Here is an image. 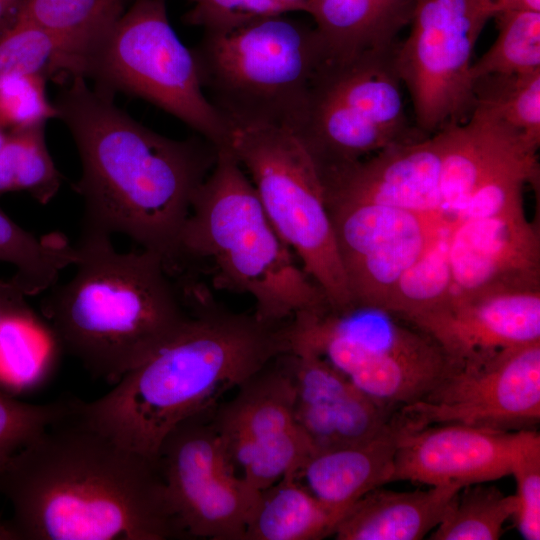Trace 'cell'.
Wrapping results in <instances>:
<instances>
[{
  "instance_id": "obj_1",
  "label": "cell",
  "mask_w": 540,
  "mask_h": 540,
  "mask_svg": "<svg viewBox=\"0 0 540 540\" xmlns=\"http://www.w3.org/2000/svg\"><path fill=\"white\" fill-rule=\"evenodd\" d=\"M15 539L166 540L182 537L156 459L73 410L0 465Z\"/></svg>"
},
{
  "instance_id": "obj_2",
  "label": "cell",
  "mask_w": 540,
  "mask_h": 540,
  "mask_svg": "<svg viewBox=\"0 0 540 540\" xmlns=\"http://www.w3.org/2000/svg\"><path fill=\"white\" fill-rule=\"evenodd\" d=\"M64 84L54 105L82 163L74 189L84 200L83 227L124 234L159 253L171 270L179 232L217 148L200 135L176 140L148 129L82 76Z\"/></svg>"
},
{
  "instance_id": "obj_3",
  "label": "cell",
  "mask_w": 540,
  "mask_h": 540,
  "mask_svg": "<svg viewBox=\"0 0 540 540\" xmlns=\"http://www.w3.org/2000/svg\"><path fill=\"white\" fill-rule=\"evenodd\" d=\"M184 290L190 317L183 328L109 392L76 403L88 425L152 459L178 424L290 351L288 321L227 310L197 278H187Z\"/></svg>"
},
{
  "instance_id": "obj_4",
  "label": "cell",
  "mask_w": 540,
  "mask_h": 540,
  "mask_svg": "<svg viewBox=\"0 0 540 540\" xmlns=\"http://www.w3.org/2000/svg\"><path fill=\"white\" fill-rule=\"evenodd\" d=\"M75 249V274L48 289L41 314L61 350L116 383L186 324L184 287L159 253L118 252L105 231L83 227Z\"/></svg>"
},
{
  "instance_id": "obj_5",
  "label": "cell",
  "mask_w": 540,
  "mask_h": 540,
  "mask_svg": "<svg viewBox=\"0 0 540 540\" xmlns=\"http://www.w3.org/2000/svg\"><path fill=\"white\" fill-rule=\"evenodd\" d=\"M171 271L202 272L217 290L250 295L255 315L270 323L329 305L295 263L229 148L217 149L214 166L193 195Z\"/></svg>"
},
{
  "instance_id": "obj_6",
  "label": "cell",
  "mask_w": 540,
  "mask_h": 540,
  "mask_svg": "<svg viewBox=\"0 0 540 540\" xmlns=\"http://www.w3.org/2000/svg\"><path fill=\"white\" fill-rule=\"evenodd\" d=\"M209 100L232 127L301 126L330 59L316 28L282 15L206 34L192 49Z\"/></svg>"
},
{
  "instance_id": "obj_7",
  "label": "cell",
  "mask_w": 540,
  "mask_h": 540,
  "mask_svg": "<svg viewBox=\"0 0 540 540\" xmlns=\"http://www.w3.org/2000/svg\"><path fill=\"white\" fill-rule=\"evenodd\" d=\"M287 332L290 351L318 354L392 411L423 398L452 361L428 335L378 307L327 305L301 312L288 322Z\"/></svg>"
},
{
  "instance_id": "obj_8",
  "label": "cell",
  "mask_w": 540,
  "mask_h": 540,
  "mask_svg": "<svg viewBox=\"0 0 540 540\" xmlns=\"http://www.w3.org/2000/svg\"><path fill=\"white\" fill-rule=\"evenodd\" d=\"M228 148L248 173L274 229L329 307L352 306L320 175L300 137L283 126L232 127Z\"/></svg>"
},
{
  "instance_id": "obj_9",
  "label": "cell",
  "mask_w": 540,
  "mask_h": 540,
  "mask_svg": "<svg viewBox=\"0 0 540 540\" xmlns=\"http://www.w3.org/2000/svg\"><path fill=\"white\" fill-rule=\"evenodd\" d=\"M76 75L91 78L106 93L140 97L217 149L228 148L229 124L204 94L193 51L171 27L165 0H133Z\"/></svg>"
},
{
  "instance_id": "obj_10",
  "label": "cell",
  "mask_w": 540,
  "mask_h": 540,
  "mask_svg": "<svg viewBox=\"0 0 540 540\" xmlns=\"http://www.w3.org/2000/svg\"><path fill=\"white\" fill-rule=\"evenodd\" d=\"M491 17L485 0H415L410 33L397 45L393 62L425 136L471 115L473 51Z\"/></svg>"
},
{
  "instance_id": "obj_11",
  "label": "cell",
  "mask_w": 540,
  "mask_h": 540,
  "mask_svg": "<svg viewBox=\"0 0 540 540\" xmlns=\"http://www.w3.org/2000/svg\"><path fill=\"white\" fill-rule=\"evenodd\" d=\"M213 407L178 424L155 459L182 536L244 540L260 492L238 475L228 458L212 423Z\"/></svg>"
},
{
  "instance_id": "obj_12",
  "label": "cell",
  "mask_w": 540,
  "mask_h": 540,
  "mask_svg": "<svg viewBox=\"0 0 540 540\" xmlns=\"http://www.w3.org/2000/svg\"><path fill=\"white\" fill-rule=\"evenodd\" d=\"M398 413L410 430L447 423L532 429L540 420V341L452 359L438 384Z\"/></svg>"
},
{
  "instance_id": "obj_13",
  "label": "cell",
  "mask_w": 540,
  "mask_h": 540,
  "mask_svg": "<svg viewBox=\"0 0 540 540\" xmlns=\"http://www.w3.org/2000/svg\"><path fill=\"white\" fill-rule=\"evenodd\" d=\"M236 390L211 417L238 475L259 492L295 477L315 450L295 418L286 353Z\"/></svg>"
},
{
  "instance_id": "obj_14",
  "label": "cell",
  "mask_w": 540,
  "mask_h": 540,
  "mask_svg": "<svg viewBox=\"0 0 540 540\" xmlns=\"http://www.w3.org/2000/svg\"><path fill=\"white\" fill-rule=\"evenodd\" d=\"M444 148L445 133L441 130L391 145L356 162L317 167L324 199L369 202L440 216Z\"/></svg>"
},
{
  "instance_id": "obj_15",
  "label": "cell",
  "mask_w": 540,
  "mask_h": 540,
  "mask_svg": "<svg viewBox=\"0 0 540 540\" xmlns=\"http://www.w3.org/2000/svg\"><path fill=\"white\" fill-rule=\"evenodd\" d=\"M451 296L540 288V236L524 210L451 222Z\"/></svg>"
},
{
  "instance_id": "obj_16",
  "label": "cell",
  "mask_w": 540,
  "mask_h": 540,
  "mask_svg": "<svg viewBox=\"0 0 540 540\" xmlns=\"http://www.w3.org/2000/svg\"><path fill=\"white\" fill-rule=\"evenodd\" d=\"M451 359L540 341V288H502L451 296L405 321Z\"/></svg>"
},
{
  "instance_id": "obj_17",
  "label": "cell",
  "mask_w": 540,
  "mask_h": 540,
  "mask_svg": "<svg viewBox=\"0 0 540 540\" xmlns=\"http://www.w3.org/2000/svg\"><path fill=\"white\" fill-rule=\"evenodd\" d=\"M520 430L501 431L457 423L436 424L403 435L392 482L461 487L510 475Z\"/></svg>"
},
{
  "instance_id": "obj_18",
  "label": "cell",
  "mask_w": 540,
  "mask_h": 540,
  "mask_svg": "<svg viewBox=\"0 0 540 540\" xmlns=\"http://www.w3.org/2000/svg\"><path fill=\"white\" fill-rule=\"evenodd\" d=\"M286 357L295 418L315 452L364 441L380 432L397 412L377 404L310 350H292Z\"/></svg>"
},
{
  "instance_id": "obj_19",
  "label": "cell",
  "mask_w": 540,
  "mask_h": 540,
  "mask_svg": "<svg viewBox=\"0 0 540 540\" xmlns=\"http://www.w3.org/2000/svg\"><path fill=\"white\" fill-rule=\"evenodd\" d=\"M443 130L439 214L448 221L487 180L511 167L537 162L539 145L481 105H475L466 121Z\"/></svg>"
},
{
  "instance_id": "obj_20",
  "label": "cell",
  "mask_w": 540,
  "mask_h": 540,
  "mask_svg": "<svg viewBox=\"0 0 540 540\" xmlns=\"http://www.w3.org/2000/svg\"><path fill=\"white\" fill-rule=\"evenodd\" d=\"M407 430L397 410L374 436L313 453L295 478L343 516L366 493L392 482L396 451Z\"/></svg>"
},
{
  "instance_id": "obj_21",
  "label": "cell",
  "mask_w": 540,
  "mask_h": 540,
  "mask_svg": "<svg viewBox=\"0 0 540 540\" xmlns=\"http://www.w3.org/2000/svg\"><path fill=\"white\" fill-rule=\"evenodd\" d=\"M426 490L375 488L357 500L333 532L337 540H419L441 521L459 485Z\"/></svg>"
},
{
  "instance_id": "obj_22",
  "label": "cell",
  "mask_w": 540,
  "mask_h": 540,
  "mask_svg": "<svg viewBox=\"0 0 540 540\" xmlns=\"http://www.w3.org/2000/svg\"><path fill=\"white\" fill-rule=\"evenodd\" d=\"M415 0H308L309 13L330 58L344 61L392 51L412 17Z\"/></svg>"
},
{
  "instance_id": "obj_23",
  "label": "cell",
  "mask_w": 540,
  "mask_h": 540,
  "mask_svg": "<svg viewBox=\"0 0 540 540\" xmlns=\"http://www.w3.org/2000/svg\"><path fill=\"white\" fill-rule=\"evenodd\" d=\"M130 0H22L11 18L30 23L55 41L52 70L59 80L74 76L126 11Z\"/></svg>"
},
{
  "instance_id": "obj_24",
  "label": "cell",
  "mask_w": 540,
  "mask_h": 540,
  "mask_svg": "<svg viewBox=\"0 0 540 540\" xmlns=\"http://www.w3.org/2000/svg\"><path fill=\"white\" fill-rule=\"evenodd\" d=\"M341 515L295 477L260 491L244 540H319L333 535Z\"/></svg>"
},
{
  "instance_id": "obj_25",
  "label": "cell",
  "mask_w": 540,
  "mask_h": 540,
  "mask_svg": "<svg viewBox=\"0 0 540 540\" xmlns=\"http://www.w3.org/2000/svg\"><path fill=\"white\" fill-rule=\"evenodd\" d=\"M75 259V245L63 234L35 236L0 208V261L15 267L11 279L27 296L47 291L58 283L60 272L73 265Z\"/></svg>"
},
{
  "instance_id": "obj_26",
  "label": "cell",
  "mask_w": 540,
  "mask_h": 540,
  "mask_svg": "<svg viewBox=\"0 0 540 540\" xmlns=\"http://www.w3.org/2000/svg\"><path fill=\"white\" fill-rule=\"evenodd\" d=\"M450 231L451 221L443 219L422 254L400 277L385 310L407 321L449 300L452 288Z\"/></svg>"
},
{
  "instance_id": "obj_27",
  "label": "cell",
  "mask_w": 540,
  "mask_h": 540,
  "mask_svg": "<svg viewBox=\"0 0 540 540\" xmlns=\"http://www.w3.org/2000/svg\"><path fill=\"white\" fill-rule=\"evenodd\" d=\"M45 124L7 134L0 147V195L25 191L45 205L59 191L62 178L46 144Z\"/></svg>"
},
{
  "instance_id": "obj_28",
  "label": "cell",
  "mask_w": 540,
  "mask_h": 540,
  "mask_svg": "<svg viewBox=\"0 0 540 540\" xmlns=\"http://www.w3.org/2000/svg\"><path fill=\"white\" fill-rule=\"evenodd\" d=\"M516 509L515 495H506L486 482L466 485L455 494L429 539H499Z\"/></svg>"
},
{
  "instance_id": "obj_29",
  "label": "cell",
  "mask_w": 540,
  "mask_h": 540,
  "mask_svg": "<svg viewBox=\"0 0 540 540\" xmlns=\"http://www.w3.org/2000/svg\"><path fill=\"white\" fill-rule=\"evenodd\" d=\"M498 35L471 67L475 80L490 75L525 74L540 70V13L502 11L494 15Z\"/></svg>"
},
{
  "instance_id": "obj_30",
  "label": "cell",
  "mask_w": 540,
  "mask_h": 540,
  "mask_svg": "<svg viewBox=\"0 0 540 540\" xmlns=\"http://www.w3.org/2000/svg\"><path fill=\"white\" fill-rule=\"evenodd\" d=\"M475 105L540 143V70L515 75H490L474 82Z\"/></svg>"
},
{
  "instance_id": "obj_31",
  "label": "cell",
  "mask_w": 540,
  "mask_h": 540,
  "mask_svg": "<svg viewBox=\"0 0 540 540\" xmlns=\"http://www.w3.org/2000/svg\"><path fill=\"white\" fill-rule=\"evenodd\" d=\"M56 56V43L44 30L11 17L0 26V85L19 74L52 76Z\"/></svg>"
},
{
  "instance_id": "obj_32",
  "label": "cell",
  "mask_w": 540,
  "mask_h": 540,
  "mask_svg": "<svg viewBox=\"0 0 540 540\" xmlns=\"http://www.w3.org/2000/svg\"><path fill=\"white\" fill-rule=\"evenodd\" d=\"M74 401L28 403L0 387V465L48 426L67 416Z\"/></svg>"
},
{
  "instance_id": "obj_33",
  "label": "cell",
  "mask_w": 540,
  "mask_h": 540,
  "mask_svg": "<svg viewBox=\"0 0 540 540\" xmlns=\"http://www.w3.org/2000/svg\"><path fill=\"white\" fill-rule=\"evenodd\" d=\"M510 475L516 482V527L526 540L540 539V435L520 430Z\"/></svg>"
},
{
  "instance_id": "obj_34",
  "label": "cell",
  "mask_w": 540,
  "mask_h": 540,
  "mask_svg": "<svg viewBox=\"0 0 540 540\" xmlns=\"http://www.w3.org/2000/svg\"><path fill=\"white\" fill-rule=\"evenodd\" d=\"M44 72L12 76L0 85V124L11 130L46 123L57 110L46 92Z\"/></svg>"
},
{
  "instance_id": "obj_35",
  "label": "cell",
  "mask_w": 540,
  "mask_h": 540,
  "mask_svg": "<svg viewBox=\"0 0 540 540\" xmlns=\"http://www.w3.org/2000/svg\"><path fill=\"white\" fill-rule=\"evenodd\" d=\"M193 8L185 22L200 26L206 34H219L237 29L266 16L293 12L275 0H191Z\"/></svg>"
},
{
  "instance_id": "obj_36",
  "label": "cell",
  "mask_w": 540,
  "mask_h": 540,
  "mask_svg": "<svg viewBox=\"0 0 540 540\" xmlns=\"http://www.w3.org/2000/svg\"><path fill=\"white\" fill-rule=\"evenodd\" d=\"M27 295L12 280L0 279V329L11 321L29 319L37 314L27 303Z\"/></svg>"
},
{
  "instance_id": "obj_37",
  "label": "cell",
  "mask_w": 540,
  "mask_h": 540,
  "mask_svg": "<svg viewBox=\"0 0 540 540\" xmlns=\"http://www.w3.org/2000/svg\"><path fill=\"white\" fill-rule=\"evenodd\" d=\"M502 11H522V12L540 13V0H508L503 5V7L499 10V12H502Z\"/></svg>"
},
{
  "instance_id": "obj_38",
  "label": "cell",
  "mask_w": 540,
  "mask_h": 540,
  "mask_svg": "<svg viewBox=\"0 0 540 540\" xmlns=\"http://www.w3.org/2000/svg\"><path fill=\"white\" fill-rule=\"evenodd\" d=\"M22 0H0V26L15 12Z\"/></svg>"
},
{
  "instance_id": "obj_39",
  "label": "cell",
  "mask_w": 540,
  "mask_h": 540,
  "mask_svg": "<svg viewBox=\"0 0 540 540\" xmlns=\"http://www.w3.org/2000/svg\"><path fill=\"white\" fill-rule=\"evenodd\" d=\"M275 1L287 5L288 7L292 9L293 12L295 11L305 12L306 4L308 0H275Z\"/></svg>"
},
{
  "instance_id": "obj_40",
  "label": "cell",
  "mask_w": 540,
  "mask_h": 540,
  "mask_svg": "<svg viewBox=\"0 0 540 540\" xmlns=\"http://www.w3.org/2000/svg\"><path fill=\"white\" fill-rule=\"evenodd\" d=\"M0 539H15L8 522L0 520Z\"/></svg>"
},
{
  "instance_id": "obj_41",
  "label": "cell",
  "mask_w": 540,
  "mask_h": 540,
  "mask_svg": "<svg viewBox=\"0 0 540 540\" xmlns=\"http://www.w3.org/2000/svg\"><path fill=\"white\" fill-rule=\"evenodd\" d=\"M491 7L493 17L508 0H485Z\"/></svg>"
},
{
  "instance_id": "obj_42",
  "label": "cell",
  "mask_w": 540,
  "mask_h": 540,
  "mask_svg": "<svg viewBox=\"0 0 540 540\" xmlns=\"http://www.w3.org/2000/svg\"><path fill=\"white\" fill-rule=\"evenodd\" d=\"M7 134L4 133L3 126L0 124V147L4 143Z\"/></svg>"
}]
</instances>
